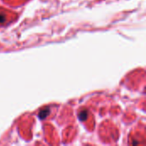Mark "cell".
<instances>
[{
	"label": "cell",
	"mask_w": 146,
	"mask_h": 146,
	"mask_svg": "<svg viewBox=\"0 0 146 146\" xmlns=\"http://www.w3.org/2000/svg\"><path fill=\"white\" fill-rule=\"evenodd\" d=\"M15 18V14L12 12L0 8V27H4L11 22Z\"/></svg>",
	"instance_id": "1"
},
{
	"label": "cell",
	"mask_w": 146,
	"mask_h": 146,
	"mask_svg": "<svg viewBox=\"0 0 146 146\" xmlns=\"http://www.w3.org/2000/svg\"><path fill=\"white\" fill-rule=\"evenodd\" d=\"M79 119L81 121H84L87 119L88 117V112L86 110H82L79 113Z\"/></svg>",
	"instance_id": "2"
},
{
	"label": "cell",
	"mask_w": 146,
	"mask_h": 146,
	"mask_svg": "<svg viewBox=\"0 0 146 146\" xmlns=\"http://www.w3.org/2000/svg\"><path fill=\"white\" fill-rule=\"evenodd\" d=\"M50 114V109L49 108H45L44 110H41L39 113V118L40 119H44L48 116V115Z\"/></svg>",
	"instance_id": "3"
}]
</instances>
